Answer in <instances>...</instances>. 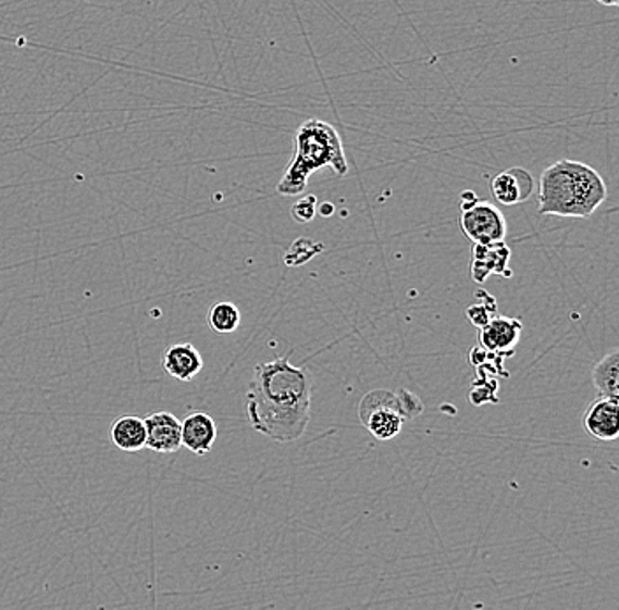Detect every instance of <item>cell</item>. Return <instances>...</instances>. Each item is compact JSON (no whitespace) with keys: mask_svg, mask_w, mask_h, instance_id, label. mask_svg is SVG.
<instances>
[{"mask_svg":"<svg viewBox=\"0 0 619 610\" xmlns=\"http://www.w3.org/2000/svg\"><path fill=\"white\" fill-rule=\"evenodd\" d=\"M312 407V375L278 358L253 370L247 390V419L253 432L289 444L307 432Z\"/></svg>","mask_w":619,"mask_h":610,"instance_id":"1","label":"cell"},{"mask_svg":"<svg viewBox=\"0 0 619 610\" xmlns=\"http://www.w3.org/2000/svg\"><path fill=\"white\" fill-rule=\"evenodd\" d=\"M606 199V182L592 165L561 159L542 171L538 182L541 215L590 219Z\"/></svg>","mask_w":619,"mask_h":610,"instance_id":"2","label":"cell"},{"mask_svg":"<svg viewBox=\"0 0 619 610\" xmlns=\"http://www.w3.org/2000/svg\"><path fill=\"white\" fill-rule=\"evenodd\" d=\"M322 167H331L338 176L349 173L338 130L324 120L310 119L294 134L293 159L276 185V192L285 198L304 194L310 176Z\"/></svg>","mask_w":619,"mask_h":610,"instance_id":"3","label":"cell"},{"mask_svg":"<svg viewBox=\"0 0 619 610\" xmlns=\"http://www.w3.org/2000/svg\"><path fill=\"white\" fill-rule=\"evenodd\" d=\"M359 418L376 440H393L401 433L405 419L399 412L398 399L393 393L375 389L368 393L359 404Z\"/></svg>","mask_w":619,"mask_h":610,"instance_id":"4","label":"cell"},{"mask_svg":"<svg viewBox=\"0 0 619 610\" xmlns=\"http://www.w3.org/2000/svg\"><path fill=\"white\" fill-rule=\"evenodd\" d=\"M459 225L467 238L473 244L487 245L504 241L509 233V225L504 213L486 201H473L472 204L461 208Z\"/></svg>","mask_w":619,"mask_h":610,"instance_id":"5","label":"cell"},{"mask_svg":"<svg viewBox=\"0 0 619 610\" xmlns=\"http://www.w3.org/2000/svg\"><path fill=\"white\" fill-rule=\"evenodd\" d=\"M147 427V449L159 455H173L182 449V421L175 413L153 412L145 419Z\"/></svg>","mask_w":619,"mask_h":610,"instance_id":"6","label":"cell"},{"mask_svg":"<svg viewBox=\"0 0 619 610\" xmlns=\"http://www.w3.org/2000/svg\"><path fill=\"white\" fill-rule=\"evenodd\" d=\"M490 188L496 202L504 207H515L532 198L535 179L524 167H510L491 179Z\"/></svg>","mask_w":619,"mask_h":610,"instance_id":"7","label":"cell"},{"mask_svg":"<svg viewBox=\"0 0 619 610\" xmlns=\"http://www.w3.org/2000/svg\"><path fill=\"white\" fill-rule=\"evenodd\" d=\"M510 248L505 241L495 244L473 245L472 278L478 284H484L491 275L512 276L509 267Z\"/></svg>","mask_w":619,"mask_h":610,"instance_id":"8","label":"cell"},{"mask_svg":"<svg viewBox=\"0 0 619 610\" xmlns=\"http://www.w3.org/2000/svg\"><path fill=\"white\" fill-rule=\"evenodd\" d=\"M618 399L601 398L593 401L584 413L583 424L587 435L601 441H615L619 436Z\"/></svg>","mask_w":619,"mask_h":610,"instance_id":"9","label":"cell"},{"mask_svg":"<svg viewBox=\"0 0 619 610\" xmlns=\"http://www.w3.org/2000/svg\"><path fill=\"white\" fill-rule=\"evenodd\" d=\"M479 341L487 352L512 353L518 345L523 324L518 319L491 318L487 324L479 327Z\"/></svg>","mask_w":619,"mask_h":610,"instance_id":"10","label":"cell"},{"mask_svg":"<svg viewBox=\"0 0 619 610\" xmlns=\"http://www.w3.org/2000/svg\"><path fill=\"white\" fill-rule=\"evenodd\" d=\"M216 441V423L205 412H190L182 421V447L196 456L210 455Z\"/></svg>","mask_w":619,"mask_h":610,"instance_id":"11","label":"cell"},{"mask_svg":"<svg viewBox=\"0 0 619 610\" xmlns=\"http://www.w3.org/2000/svg\"><path fill=\"white\" fill-rule=\"evenodd\" d=\"M161 366L175 381L190 382L202 372L205 361L193 344H175L162 353Z\"/></svg>","mask_w":619,"mask_h":610,"instance_id":"12","label":"cell"},{"mask_svg":"<svg viewBox=\"0 0 619 610\" xmlns=\"http://www.w3.org/2000/svg\"><path fill=\"white\" fill-rule=\"evenodd\" d=\"M111 440L124 452H138L147 444L145 419L136 415H122L111 424Z\"/></svg>","mask_w":619,"mask_h":610,"instance_id":"13","label":"cell"},{"mask_svg":"<svg viewBox=\"0 0 619 610\" xmlns=\"http://www.w3.org/2000/svg\"><path fill=\"white\" fill-rule=\"evenodd\" d=\"M619 352L612 350L593 368L592 381L601 398L619 399Z\"/></svg>","mask_w":619,"mask_h":610,"instance_id":"14","label":"cell"},{"mask_svg":"<svg viewBox=\"0 0 619 610\" xmlns=\"http://www.w3.org/2000/svg\"><path fill=\"white\" fill-rule=\"evenodd\" d=\"M208 324L219 335H230V333L238 329L239 324H242V313H239L236 304L230 303V301H221V303L211 307L210 313H208Z\"/></svg>","mask_w":619,"mask_h":610,"instance_id":"15","label":"cell"},{"mask_svg":"<svg viewBox=\"0 0 619 610\" xmlns=\"http://www.w3.org/2000/svg\"><path fill=\"white\" fill-rule=\"evenodd\" d=\"M322 245L313 244L312 239L301 238L294 241L289 252L285 253V264L287 266H301L305 262L310 261L313 256L321 252Z\"/></svg>","mask_w":619,"mask_h":610,"instance_id":"16","label":"cell"},{"mask_svg":"<svg viewBox=\"0 0 619 610\" xmlns=\"http://www.w3.org/2000/svg\"><path fill=\"white\" fill-rule=\"evenodd\" d=\"M317 213V198L315 196H307V198L299 199L293 208H290V215L293 221L298 224H308L315 219Z\"/></svg>","mask_w":619,"mask_h":610,"instance_id":"17","label":"cell"},{"mask_svg":"<svg viewBox=\"0 0 619 610\" xmlns=\"http://www.w3.org/2000/svg\"><path fill=\"white\" fill-rule=\"evenodd\" d=\"M398 399L399 412L404 415V419H412L422 412L421 399L418 396L412 395V393H407V390H399L396 395Z\"/></svg>","mask_w":619,"mask_h":610,"instance_id":"18","label":"cell"},{"mask_svg":"<svg viewBox=\"0 0 619 610\" xmlns=\"http://www.w3.org/2000/svg\"><path fill=\"white\" fill-rule=\"evenodd\" d=\"M496 310L495 299H491L486 303L473 304V307L468 308L467 315L470 321H472L473 326L482 327L487 324L491 318H493V312Z\"/></svg>","mask_w":619,"mask_h":610,"instance_id":"19","label":"cell"},{"mask_svg":"<svg viewBox=\"0 0 619 610\" xmlns=\"http://www.w3.org/2000/svg\"><path fill=\"white\" fill-rule=\"evenodd\" d=\"M319 212H321V215L331 216L333 213H335V207H333L331 202H324V204L319 208Z\"/></svg>","mask_w":619,"mask_h":610,"instance_id":"20","label":"cell"},{"mask_svg":"<svg viewBox=\"0 0 619 610\" xmlns=\"http://www.w3.org/2000/svg\"><path fill=\"white\" fill-rule=\"evenodd\" d=\"M598 4L607 5V8H616L619 4V0H596Z\"/></svg>","mask_w":619,"mask_h":610,"instance_id":"21","label":"cell"}]
</instances>
